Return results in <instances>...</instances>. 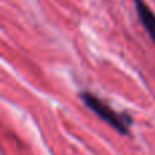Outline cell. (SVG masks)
I'll return each instance as SVG.
<instances>
[{
	"mask_svg": "<svg viewBox=\"0 0 155 155\" xmlns=\"http://www.w3.org/2000/svg\"><path fill=\"white\" fill-rule=\"evenodd\" d=\"M79 98L86 107H88L102 121L113 127L117 132H120L121 135L129 134V127L132 125V117L129 114L116 112L112 106H109L106 102H104L101 98H98L95 94L90 93V91L79 93Z\"/></svg>",
	"mask_w": 155,
	"mask_h": 155,
	"instance_id": "cell-1",
	"label": "cell"
},
{
	"mask_svg": "<svg viewBox=\"0 0 155 155\" xmlns=\"http://www.w3.org/2000/svg\"><path fill=\"white\" fill-rule=\"evenodd\" d=\"M134 4H135V10H136L140 23L146 29L148 37L155 44V14L147 5V3L144 0H134Z\"/></svg>",
	"mask_w": 155,
	"mask_h": 155,
	"instance_id": "cell-2",
	"label": "cell"
}]
</instances>
